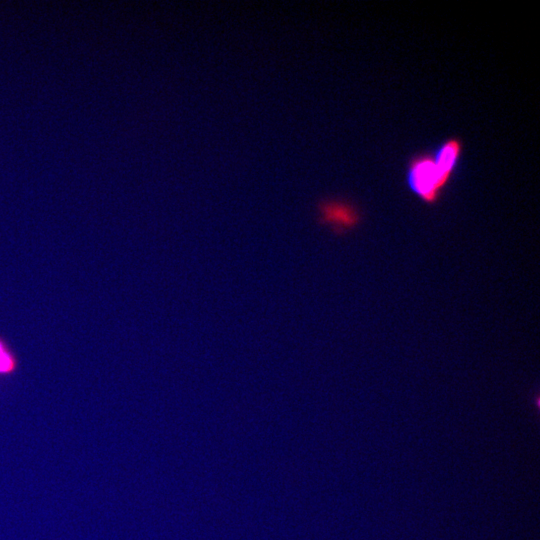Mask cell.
Here are the masks:
<instances>
[{
    "label": "cell",
    "instance_id": "obj_1",
    "mask_svg": "<svg viewBox=\"0 0 540 540\" xmlns=\"http://www.w3.org/2000/svg\"><path fill=\"white\" fill-rule=\"evenodd\" d=\"M406 183L413 194L426 204H435L450 183L440 171L431 151L412 156L406 168Z\"/></svg>",
    "mask_w": 540,
    "mask_h": 540
},
{
    "label": "cell",
    "instance_id": "obj_2",
    "mask_svg": "<svg viewBox=\"0 0 540 540\" xmlns=\"http://www.w3.org/2000/svg\"><path fill=\"white\" fill-rule=\"evenodd\" d=\"M432 153L440 171L451 181L462 157V140L455 136L449 137L441 142Z\"/></svg>",
    "mask_w": 540,
    "mask_h": 540
},
{
    "label": "cell",
    "instance_id": "obj_3",
    "mask_svg": "<svg viewBox=\"0 0 540 540\" xmlns=\"http://www.w3.org/2000/svg\"><path fill=\"white\" fill-rule=\"evenodd\" d=\"M17 368V358L8 348L4 339L0 337V375H11L17 370Z\"/></svg>",
    "mask_w": 540,
    "mask_h": 540
}]
</instances>
